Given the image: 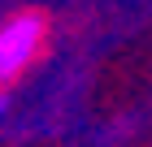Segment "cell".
Returning <instances> with one entry per match:
<instances>
[{
    "mask_svg": "<svg viewBox=\"0 0 152 147\" xmlns=\"http://www.w3.org/2000/svg\"><path fill=\"white\" fill-rule=\"evenodd\" d=\"M48 43V13L18 9L9 22H0V91L22 78V69L44 52Z\"/></svg>",
    "mask_w": 152,
    "mask_h": 147,
    "instance_id": "cell-1",
    "label": "cell"
}]
</instances>
